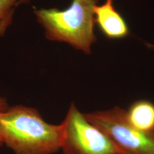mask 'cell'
<instances>
[{
	"instance_id": "6da1fadb",
	"label": "cell",
	"mask_w": 154,
	"mask_h": 154,
	"mask_svg": "<svg viewBox=\"0 0 154 154\" xmlns=\"http://www.w3.org/2000/svg\"><path fill=\"white\" fill-rule=\"evenodd\" d=\"M0 138L15 154H53L61 148L62 126L46 122L34 108L16 105L0 113Z\"/></svg>"
},
{
	"instance_id": "7a4b0ae2",
	"label": "cell",
	"mask_w": 154,
	"mask_h": 154,
	"mask_svg": "<svg viewBox=\"0 0 154 154\" xmlns=\"http://www.w3.org/2000/svg\"><path fill=\"white\" fill-rule=\"evenodd\" d=\"M99 0H72L63 11L57 8L35 10L38 22L51 41L64 42L90 54L97 41L94 34V9Z\"/></svg>"
},
{
	"instance_id": "3957f363",
	"label": "cell",
	"mask_w": 154,
	"mask_h": 154,
	"mask_svg": "<svg viewBox=\"0 0 154 154\" xmlns=\"http://www.w3.org/2000/svg\"><path fill=\"white\" fill-rule=\"evenodd\" d=\"M84 114L107 135L122 154H154V135L133 126L128 120L126 110L116 106Z\"/></svg>"
},
{
	"instance_id": "277c9868",
	"label": "cell",
	"mask_w": 154,
	"mask_h": 154,
	"mask_svg": "<svg viewBox=\"0 0 154 154\" xmlns=\"http://www.w3.org/2000/svg\"><path fill=\"white\" fill-rule=\"evenodd\" d=\"M62 126L64 154H122L110 138L72 103Z\"/></svg>"
},
{
	"instance_id": "5b68a950",
	"label": "cell",
	"mask_w": 154,
	"mask_h": 154,
	"mask_svg": "<svg viewBox=\"0 0 154 154\" xmlns=\"http://www.w3.org/2000/svg\"><path fill=\"white\" fill-rule=\"evenodd\" d=\"M94 21L101 32L109 39H121L130 34L126 21L114 7V0H106L94 9Z\"/></svg>"
},
{
	"instance_id": "8992f818",
	"label": "cell",
	"mask_w": 154,
	"mask_h": 154,
	"mask_svg": "<svg viewBox=\"0 0 154 154\" xmlns=\"http://www.w3.org/2000/svg\"><path fill=\"white\" fill-rule=\"evenodd\" d=\"M129 122L139 130L154 135V104L147 100L134 102L126 111Z\"/></svg>"
},
{
	"instance_id": "52a82bcc",
	"label": "cell",
	"mask_w": 154,
	"mask_h": 154,
	"mask_svg": "<svg viewBox=\"0 0 154 154\" xmlns=\"http://www.w3.org/2000/svg\"><path fill=\"white\" fill-rule=\"evenodd\" d=\"M29 0H0V37L4 35L12 23L14 11L17 6Z\"/></svg>"
},
{
	"instance_id": "ba28073f",
	"label": "cell",
	"mask_w": 154,
	"mask_h": 154,
	"mask_svg": "<svg viewBox=\"0 0 154 154\" xmlns=\"http://www.w3.org/2000/svg\"><path fill=\"white\" fill-rule=\"evenodd\" d=\"M9 106L7 102L6 99L5 98H4L3 97H1L0 95V113L5 111L9 109ZM3 145L4 144L0 138V147Z\"/></svg>"
},
{
	"instance_id": "9c48e42d",
	"label": "cell",
	"mask_w": 154,
	"mask_h": 154,
	"mask_svg": "<svg viewBox=\"0 0 154 154\" xmlns=\"http://www.w3.org/2000/svg\"><path fill=\"white\" fill-rule=\"evenodd\" d=\"M147 46H149V48H151V49H152L154 50V45L147 44Z\"/></svg>"
}]
</instances>
